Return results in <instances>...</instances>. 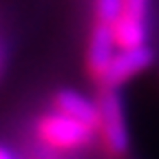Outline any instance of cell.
<instances>
[{"mask_svg": "<svg viewBox=\"0 0 159 159\" xmlns=\"http://www.w3.org/2000/svg\"><path fill=\"white\" fill-rule=\"evenodd\" d=\"M97 102V133L102 137L104 148L113 157H122L128 152L130 135L124 113V99L115 89H102Z\"/></svg>", "mask_w": 159, "mask_h": 159, "instance_id": "obj_1", "label": "cell"}, {"mask_svg": "<svg viewBox=\"0 0 159 159\" xmlns=\"http://www.w3.org/2000/svg\"><path fill=\"white\" fill-rule=\"evenodd\" d=\"M95 128L73 119L69 115H62L57 111L40 115V119L35 122V135L42 144H47L49 148H57V150H77L84 148L93 142L95 137Z\"/></svg>", "mask_w": 159, "mask_h": 159, "instance_id": "obj_2", "label": "cell"}, {"mask_svg": "<svg viewBox=\"0 0 159 159\" xmlns=\"http://www.w3.org/2000/svg\"><path fill=\"white\" fill-rule=\"evenodd\" d=\"M148 9H150V0H124L122 13H119V18L111 25L117 51L146 47Z\"/></svg>", "mask_w": 159, "mask_h": 159, "instance_id": "obj_3", "label": "cell"}, {"mask_svg": "<svg viewBox=\"0 0 159 159\" xmlns=\"http://www.w3.org/2000/svg\"><path fill=\"white\" fill-rule=\"evenodd\" d=\"M152 62H155V53H152V49L148 44L146 47H137V49L117 51L111 66H108V71L104 73L102 82H99V86L119 91V86H124L133 77L148 71L152 66Z\"/></svg>", "mask_w": 159, "mask_h": 159, "instance_id": "obj_4", "label": "cell"}, {"mask_svg": "<svg viewBox=\"0 0 159 159\" xmlns=\"http://www.w3.org/2000/svg\"><path fill=\"white\" fill-rule=\"evenodd\" d=\"M115 53H117V47H115L111 27L95 22L89 35V44H86V71L97 84L102 82L104 73L108 71Z\"/></svg>", "mask_w": 159, "mask_h": 159, "instance_id": "obj_5", "label": "cell"}, {"mask_svg": "<svg viewBox=\"0 0 159 159\" xmlns=\"http://www.w3.org/2000/svg\"><path fill=\"white\" fill-rule=\"evenodd\" d=\"M53 111L80 119L97 130V102L89 99L75 89H60L53 95Z\"/></svg>", "mask_w": 159, "mask_h": 159, "instance_id": "obj_6", "label": "cell"}, {"mask_svg": "<svg viewBox=\"0 0 159 159\" xmlns=\"http://www.w3.org/2000/svg\"><path fill=\"white\" fill-rule=\"evenodd\" d=\"M124 0H95V22L102 25H113L122 13Z\"/></svg>", "mask_w": 159, "mask_h": 159, "instance_id": "obj_7", "label": "cell"}, {"mask_svg": "<svg viewBox=\"0 0 159 159\" xmlns=\"http://www.w3.org/2000/svg\"><path fill=\"white\" fill-rule=\"evenodd\" d=\"M0 159H16V157H13V152L7 146H0Z\"/></svg>", "mask_w": 159, "mask_h": 159, "instance_id": "obj_8", "label": "cell"}]
</instances>
